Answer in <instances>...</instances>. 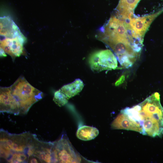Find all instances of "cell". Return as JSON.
<instances>
[{"label": "cell", "instance_id": "6da1fadb", "mask_svg": "<svg viewBox=\"0 0 163 163\" xmlns=\"http://www.w3.org/2000/svg\"><path fill=\"white\" fill-rule=\"evenodd\" d=\"M160 95L155 93L143 101L121 110L142 129V134L152 137L163 135V107Z\"/></svg>", "mask_w": 163, "mask_h": 163}, {"label": "cell", "instance_id": "7a4b0ae2", "mask_svg": "<svg viewBox=\"0 0 163 163\" xmlns=\"http://www.w3.org/2000/svg\"><path fill=\"white\" fill-rule=\"evenodd\" d=\"M97 37L110 47L119 59L132 57L135 49H142L124 22L116 17L110 18L101 28Z\"/></svg>", "mask_w": 163, "mask_h": 163}, {"label": "cell", "instance_id": "3957f363", "mask_svg": "<svg viewBox=\"0 0 163 163\" xmlns=\"http://www.w3.org/2000/svg\"><path fill=\"white\" fill-rule=\"evenodd\" d=\"M0 49L13 60L22 54L26 39L9 17L0 18Z\"/></svg>", "mask_w": 163, "mask_h": 163}, {"label": "cell", "instance_id": "277c9868", "mask_svg": "<svg viewBox=\"0 0 163 163\" xmlns=\"http://www.w3.org/2000/svg\"><path fill=\"white\" fill-rule=\"evenodd\" d=\"M11 92L16 101L20 112H26L36 102L41 99L43 93L32 86L22 76L11 86Z\"/></svg>", "mask_w": 163, "mask_h": 163}, {"label": "cell", "instance_id": "5b68a950", "mask_svg": "<svg viewBox=\"0 0 163 163\" xmlns=\"http://www.w3.org/2000/svg\"><path fill=\"white\" fill-rule=\"evenodd\" d=\"M89 62L93 71L115 69L118 66L117 58L108 49L96 51L90 56Z\"/></svg>", "mask_w": 163, "mask_h": 163}, {"label": "cell", "instance_id": "8992f818", "mask_svg": "<svg viewBox=\"0 0 163 163\" xmlns=\"http://www.w3.org/2000/svg\"><path fill=\"white\" fill-rule=\"evenodd\" d=\"M161 12L141 17H135L133 14H130L124 21L127 22L133 34L138 38L143 40L145 33L154 19Z\"/></svg>", "mask_w": 163, "mask_h": 163}, {"label": "cell", "instance_id": "52a82bcc", "mask_svg": "<svg viewBox=\"0 0 163 163\" xmlns=\"http://www.w3.org/2000/svg\"><path fill=\"white\" fill-rule=\"evenodd\" d=\"M60 145L54 150L53 156L55 161L61 163H76L80 161L73 149L68 142L61 140L59 142Z\"/></svg>", "mask_w": 163, "mask_h": 163}, {"label": "cell", "instance_id": "ba28073f", "mask_svg": "<svg viewBox=\"0 0 163 163\" xmlns=\"http://www.w3.org/2000/svg\"><path fill=\"white\" fill-rule=\"evenodd\" d=\"M0 110L18 113L20 112L17 103L11 92L10 87H1Z\"/></svg>", "mask_w": 163, "mask_h": 163}, {"label": "cell", "instance_id": "9c48e42d", "mask_svg": "<svg viewBox=\"0 0 163 163\" xmlns=\"http://www.w3.org/2000/svg\"><path fill=\"white\" fill-rule=\"evenodd\" d=\"M111 126L113 129L132 130L142 133L141 128L122 110L112 122Z\"/></svg>", "mask_w": 163, "mask_h": 163}, {"label": "cell", "instance_id": "30bf717a", "mask_svg": "<svg viewBox=\"0 0 163 163\" xmlns=\"http://www.w3.org/2000/svg\"><path fill=\"white\" fill-rule=\"evenodd\" d=\"M140 0H120L116 8V16L121 20L127 19Z\"/></svg>", "mask_w": 163, "mask_h": 163}, {"label": "cell", "instance_id": "8fae6325", "mask_svg": "<svg viewBox=\"0 0 163 163\" xmlns=\"http://www.w3.org/2000/svg\"><path fill=\"white\" fill-rule=\"evenodd\" d=\"M84 86L82 81L78 79L72 83L63 86L60 90L69 99L80 92Z\"/></svg>", "mask_w": 163, "mask_h": 163}, {"label": "cell", "instance_id": "7c38bea8", "mask_svg": "<svg viewBox=\"0 0 163 163\" xmlns=\"http://www.w3.org/2000/svg\"><path fill=\"white\" fill-rule=\"evenodd\" d=\"M99 133V130L96 128L83 126L78 129L76 132V136L80 139L88 141L94 139Z\"/></svg>", "mask_w": 163, "mask_h": 163}, {"label": "cell", "instance_id": "4fadbf2b", "mask_svg": "<svg viewBox=\"0 0 163 163\" xmlns=\"http://www.w3.org/2000/svg\"><path fill=\"white\" fill-rule=\"evenodd\" d=\"M69 99L60 89L55 92L53 100L57 105L59 107H62L67 103Z\"/></svg>", "mask_w": 163, "mask_h": 163}, {"label": "cell", "instance_id": "5bb4252c", "mask_svg": "<svg viewBox=\"0 0 163 163\" xmlns=\"http://www.w3.org/2000/svg\"><path fill=\"white\" fill-rule=\"evenodd\" d=\"M27 158L26 156L22 153H14L9 161L11 163H19L23 161Z\"/></svg>", "mask_w": 163, "mask_h": 163}, {"label": "cell", "instance_id": "9a60e30c", "mask_svg": "<svg viewBox=\"0 0 163 163\" xmlns=\"http://www.w3.org/2000/svg\"><path fill=\"white\" fill-rule=\"evenodd\" d=\"M125 76L124 75H121L115 83V85L118 86L123 83L125 80Z\"/></svg>", "mask_w": 163, "mask_h": 163}, {"label": "cell", "instance_id": "2e32d148", "mask_svg": "<svg viewBox=\"0 0 163 163\" xmlns=\"http://www.w3.org/2000/svg\"><path fill=\"white\" fill-rule=\"evenodd\" d=\"M6 55L4 51L2 49H0V56L1 57H5Z\"/></svg>", "mask_w": 163, "mask_h": 163}, {"label": "cell", "instance_id": "e0dca14e", "mask_svg": "<svg viewBox=\"0 0 163 163\" xmlns=\"http://www.w3.org/2000/svg\"><path fill=\"white\" fill-rule=\"evenodd\" d=\"M37 160L35 158H33L30 161V163H37Z\"/></svg>", "mask_w": 163, "mask_h": 163}]
</instances>
